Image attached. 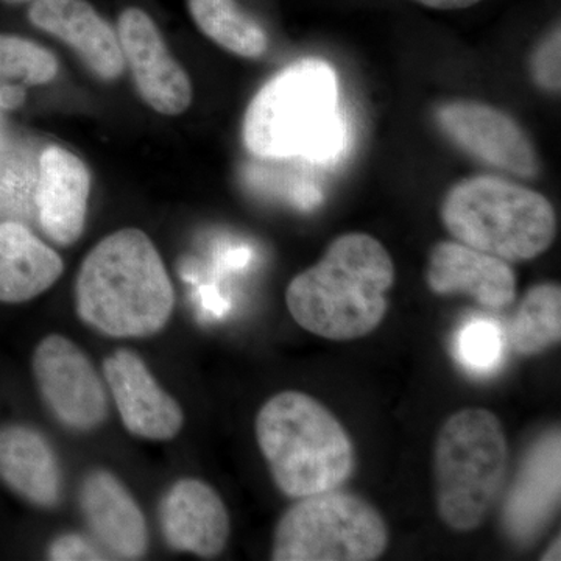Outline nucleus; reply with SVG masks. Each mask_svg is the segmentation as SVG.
<instances>
[{"mask_svg": "<svg viewBox=\"0 0 561 561\" xmlns=\"http://www.w3.org/2000/svg\"><path fill=\"white\" fill-rule=\"evenodd\" d=\"M393 284L386 247L365 232H348L290 280L286 305L302 330L327 341H357L382 323Z\"/></svg>", "mask_w": 561, "mask_h": 561, "instance_id": "nucleus-1", "label": "nucleus"}, {"mask_svg": "<svg viewBox=\"0 0 561 561\" xmlns=\"http://www.w3.org/2000/svg\"><path fill=\"white\" fill-rule=\"evenodd\" d=\"M80 319L110 337H149L164 330L175 290L146 232H111L81 262L76 283Z\"/></svg>", "mask_w": 561, "mask_h": 561, "instance_id": "nucleus-2", "label": "nucleus"}, {"mask_svg": "<svg viewBox=\"0 0 561 561\" xmlns=\"http://www.w3.org/2000/svg\"><path fill=\"white\" fill-rule=\"evenodd\" d=\"M242 136L250 153L265 160H337L348 144V125L334 68L305 58L280 70L251 101Z\"/></svg>", "mask_w": 561, "mask_h": 561, "instance_id": "nucleus-3", "label": "nucleus"}, {"mask_svg": "<svg viewBox=\"0 0 561 561\" xmlns=\"http://www.w3.org/2000/svg\"><path fill=\"white\" fill-rule=\"evenodd\" d=\"M254 430L273 481L290 500L339 490L356 468L348 432L311 394H275L262 405Z\"/></svg>", "mask_w": 561, "mask_h": 561, "instance_id": "nucleus-4", "label": "nucleus"}, {"mask_svg": "<svg viewBox=\"0 0 561 561\" xmlns=\"http://www.w3.org/2000/svg\"><path fill=\"white\" fill-rule=\"evenodd\" d=\"M442 221L456 241L507 262L541 256L557 234L545 195L497 176L457 183L442 203Z\"/></svg>", "mask_w": 561, "mask_h": 561, "instance_id": "nucleus-5", "label": "nucleus"}, {"mask_svg": "<svg viewBox=\"0 0 561 561\" xmlns=\"http://www.w3.org/2000/svg\"><path fill=\"white\" fill-rule=\"evenodd\" d=\"M507 468V435L493 412L468 408L449 416L434 449L442 522L456 531L478 529L504 489Z\"/></svg>", "mask_w": 561, "mask_h": 561, "instance_id": "nucleus-6", "label": "nucleus"}, {"mask_svg": "<svg viewBox=\"0 0 561 561\" xmlns=\"http://www.w3.org/2000/svg\"><path fill=\"white\" fill-rule=\"evenodd\" d=\"M389 542V526L370 502L324 491L301 497L280 516L272 560L373 561L381 559Z\"/></svg>", "mask_w": 561, "mask_h": 561, "instance_id": "nucleus-7", "label": "nucleus"}, {"mask_svg": "<svg viewBox=\"0 0 561 561\" xmlns=\"http://www.w3.org/2000/svg\"><path fill=\"white\" fill-rule=\"evenodd\" d=\"M33 375L55 419L72 431L98 430L108 419V394L94 365L69 339L51 334L33 354Z\"/></svg>", "mask_w": 561, "mask_h": 561, "instance_id": "nucleus-8", "label": "nucleus"}, {"mask_svg": "<svg viewBox=\"0 0 561 561\" xmlns=\"http://www.w3.org/2000/svg\"><path fill=\"white\" fill-rule=\"evenodd\" d=\"M442 131L471 157L518 176L540 171L537 150L518 122L485 103L457 101L435 113Z\"/></svg>", "mask_w": 561, "mask_h": 561, "instance_id": "nucleus-9", "label": "nucleus"}, {"mask_svg": "<svg viewBox=\"0 0 561 561\" xmlns=\"http://www.w3.org/2000/svg\"><path fill=\"white\" fill-rule=\"evenodd\" d=\"M122 55L142 101L164 116H179L192 103L186 70L172 57L160 28L146 11L127 9L117 21Z\"/></svg>", "mask_w": 561, "mask_h": 561, "instance_id": "nucleus-10", "label": "nucleus"}, {"mask_svg": "<svg viewBox=\"0 0 561 561\" xmlns=\"http://www.w3.org/2000/svg\"><path fill=\"white\" fill-rule=\"evenodd\" d=\"M103 375L125 430L147 440H172L183 427L179 402L158 386L146 362L130 350H117L103 362Z\"/></svg>", "mask_w": 561, "mask_h": 561, "instance_id": "nucleus-11", "label": "nucleus"}, {"mask_svg": "<svg viewBox=\"0 0 561 561\" xmlns=\"http://www.w3.org/2000/svg\"><path fill=\"white\" fill-rule=\"evenodd\" d=\"M426 284L440 297L467 295L490 312L504 311L516 300L511 262L459 241L438 242L431 250Z\"/></svg>", "mask_w": 561, "mask_h": 561, "instance_id": "nucleus-12", "label": "nucleus"}, {"mask_svg": "<svg viewBox=\"0 0 561 561\" xmlns=\"http://www.w3.org/2000/svg\"><path fill=\"white\" fill-rule=\"evenodd\" d=\"M162 537L176 552L220 556L230 538V515L216 490L198 479L173 483L160 504Z\"/></svg>", "mask_w": 561, "mask_h": 561, "instance_id": "nucleus-13", "label": "nucleus"}, {"mask_svg": "<svg viewBox=\"0 0 561 561\" xmlns=\"http://www.w3.org/2000/svg\"><path fill=\"white\" fill-rule=\"evenodd\" d=\"M91 173L72 151L50 146L39 157L36 209L44 234L57 245L69 247L87 225Z\"/></svg>", "mask_w": 561, "mask_h": 561, "instance_id": "nucleus-14", "label": "nucleus"}, {"mask_svg": "<svg viewBox=\"0 0 561 561\" xmlns=\"http://www.w3.org/2000/svg\"><path fill=\"white\" fill-rule=\"evenodd\" d=\"M28 20L77 51L99 79H119L125 69L119 36L87 0H33Z\"/></svg>", "mask_w": 561, "mask_h": 561, "instance_id": "nucleus-15", "label": "nucleus"}, {"mask_svg": "<svg viewBox=\"0 0 561 561\" xmlns=\"http://www.w3.org/2000/svg\"><path fill=\"white\" fill-rule=\"evenodd\" d=\"M80 508L95 541L113 559L139 560L149 549V529L124 483L106 470H94L80 489Z\"/></svg>", "mask_w": 561, "mask_h": 561, "instance_id": "nucleus-16", "label": "nucleus"}, {"mask_svg": "<svg viewBox=\"0 0 561 561\" xmlns=\"http://www.w3.org/2000/svg\"><path fill=\"white\" fill-rule=\"evenodd\" d=\"M560 504V431L553 430L527 454L508 493L502 523L516 541L530 540L545 529Z\"/></svg>", "mask_w": 561, "mask_h": 561, "instance_id": "nucleus-17", "label": "nucleus"}, {"mask_svg": "<svg viewBox=\"0 0 561 561\" xmlns=\"http://www.w3.org/2000/svg\"><path fill=\"white\" fill-rule=\"evenodd\" d=\"M0 481L35 507L54 508L60 504V461L49 440L33 427L0 426Z\"/></svg>", "mask_w": 561, "mask_h": 561, "instance_id": "nucleus-18", "label": "nucleus"}, {"mask_svg": "<svg viewBox=\"0 0 561 561\" xmlns=\"http://www.w3.org/2000/svg\"><path fill=\"white\" fill-rule=\"evenodd\" d=\"M65 271L60 254L18 221L0 224V301L18 305L49 290Z\"/></svg>", "mask_w": 561, "mask_h": 561, "instance_id": "nucleus-19", "label": "nucleus"}, {"mask_svg": "<svg viewBox=\"0 0 561 561\" xmlns=\"http://www.w3.org/2000/svg\"><path fill=\"white\" fill-rule=\"evenodd\" d=\"M187 7L203 35L225 50L243 58H257L267 50V35L234 0H187Z\"/></svg>", "mask_w": 561, "mask_h": 561, "instance_id": "nucleus-20", "label": "nucleus"}, {"mask_svg": "<svg viewBox=\"0 0 561 561\" xmlns=\"http://www.w3.org/2000/svg\"><path fill=\"white\" fill-rule=\"evenodd\" d=\"M512 348L522 356H537L561 341V289L556 283L531 287L508 332Z\"/></svg>", "mask_w": 561, "mask_h": 561, "instance_id": "nucleus-21", "label": "nucleus"}, {"mask_svg": "<svg viewBox=\"0 0 561 561\" xmlns=\"http://www.w3.org/2000/svg\"><path fill=\"white\" fill-rule=\"evenodd\" d=\"M58 73V60L31 39L0 33V87H41Z\"/></svg>", "mask_w": 561, "mask_h": 561, "instance_id": "nucleus-22", "label": "nucleus"}, {"mask_svg": "<svg viewBox=\"0 0 561 561\" xmlns=\"http://www.w3.org/2000/svg\"><path fill=\"white\" fill-rule=\"evenodd\" d=\"M505 351V332L496 321L474 317L456 337L457 359L476 373L493 371Z\"/></svg>", "mask_w": 561, "mask_h": 561, "instance_id": "nucleus-23", "label": "nucleus"}, {"mask_svg": "<svg viewBox=\"0 0 561 561\" xmlns=\"http://www.w3.org/2000/svg\"><path fill=\"white\" fill-rule=\"evenodd\" d=\"M560 28L549 33L531 58L534 79L545 90H560Z\"/></svg>", "mask_w": 561, "mask_h": 561, "instance_id": "nucleus-24", "label": "nucleus"}, {"mask_svg": "<svg viewBox=\"0 0 561 561\" xmlns=\"http://www.w3.org/2000/svg\"><path fill=\"white\" fill-rule=\"evenodd\" d=\"M47 559L55 561L108 560V557H105V553L99 551L81 535L66 534L50 542Z\"/></svg>", "mask_w": 561, "mask_h": 561, "instance_id": "nucleus-25", "label": "nucleus"}, {"mask_svg": "<svg viewBox=\"0 0 561 561\" xmlns=\"http://www.w3.org/2000/svg\"><path fill=\"white\" fill-rule=\"evenodd\" d=\"M423 5L431 7L437 10H460L468 9V7L476 5L481 0H416Z\"/></svg>", "mask_w": 561, "mask_h": 561, "instance_id": "nucleus-26", "label": "nucleus"}, {"mask_svg": "<svg viewBox=\"0 0 561 561\" xmlns=\"http://www.w3.org/2000/svg\"><path fill=\"white\" fill-rule=\"evenodd\" d=\"M560 537H557L556 540L549 545V548L546 549L545 552H542L541 560L549 561V560H557L559 561L561 559L560 557Z\"/></svg>", "mask_w": 561, "mask_h": 561, "instance_id": "nucleus-27", "label": "nucleus"}, {"mask_svg": "<svg viewBox=\"0 0 561 561\" xmlns=\"http://www.w3.org/2000/svg\"><path fill=\"white\" fill-rule=\"evenodd\" d=\"M2 2H7V3H24V2H33V0H2Z\"/></svg>", "mask_w": 561, "mask_h": 561, "instance_id": "nucleus-28", "label": "nucleus"}]
</instances>
